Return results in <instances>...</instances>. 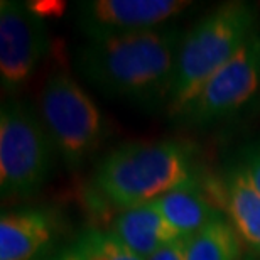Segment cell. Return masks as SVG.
<instances>
[{"label": "cell", "mask_w": 260, "mask_h": 260, "mask_svg": "<svg viewBox=\"0 0 260 260\" xmlns=\"http://www.w3.org/2000/svg\"><path fill=\"white\" fill-rule=\"evenodd\" d=\"M184 32L176 25L88 39L76 51V70L103 95L145 110L168 107Z\"/></svg>", "instance_id": "6da1fadb"}, {"label": "cell", "mask_w": 260, "mask_h": 260, "mask_svg": "<svg viewBox=\"0 0 260 260\" xmlns=\"http://www.w3.org/2000/svg\"><path fill=\"white\" fill-rule=\"evenodd\" d=\"M93 181L108 201L128 210L200 179L193 149L166 139L130 142L110 150L98 162Z\"/></svg>", "instance_id": "7a4b0ae2"}, {"label": "cell", "mask_w": 260, "mask_h": 260, "mask_svg": "<svg viewBox=\"0 0 260 260\" xmlns=\"http://www.w3.org/2000/svg\"><path fill=\"white\" fill-rule=\"evenodd\" d=\"M257 29L253 4L233 0L218 5L184 32L166 112L178 118L201 86L228 63Z\"/></svg>", "instance_id": "3957f363"}, {"label": "cell", "mask_w": 260, "mask_h": 260, "mask_svg": "<svg viewBox=\"0 0 260 260\" xmlns=\"http://www.w3.org/2000/svg\"><path fill=\"white\" fill-rule=\"evenodd\" d=\"M54 144L43 120L22 100L0 110V193L4 198L34 194L53 169Z\"/></svg>", "instance_id": "277c9868"}, {"label": "cell", "mask_w": 260, "mask_h": 260, "mask_svg": "<svg viewBox=\"0 0 260 260\" xmlns=\"http://www.w3.org/2000/svg\"><path fill=\"white\" fill-rule=\"evenodd\" d=\"M41 120L54 149L70 168H78L100 147L107 125L100 108L64 70L54 71L41 93Z\"/></svg>", "instance_id": "5b68a950"}, {"label": "cell", "mask_w": 260, "mask_h": 260, "mask_svg": "<svg viewBox=\"0 0 260 260\" xmlns=\"http://www.w3.org/2000/svg\"><path fill=\"white\" fill-rule=\"evenodd\" d=\"M260 90V32L255 30L196 93L176 120L188 125H211L237 115Z\"/></svg>", "instance_id": "8992f818"}, {"label": "cell", "mask_w": 260, "mask_h": 260, "mask_svg": "<svg viewBox=\"0 0 260 260\" xmlns=\"http://www.w3.org/2000/svg\"><path fill=\"white\" fill-rule=\"evenodd\" d=\"M49 49L44 20L17 0L0 2V81L9 93L30 80Z\"/></svg>", "instance_id": "52a82bcc"}, {"label": "cell", "mask_w": 260, "mask_h": 260, "mask_svg": "<svg viewBox=\"0 0 260 260\" xmlns=\"http://www.w3.org/2000/svg\"><path fill=\"white\" fill-rule=\"evenodd\" d=\"M184 0H88L78 2V25L88 39L145 32L189 9Z\"/></svg>", "instance_id": "ba28073f"}, {"label": "cell", "mask_w": 260, "mask_h": 260, "mask_svg": "<svg viewBox=\"0 0 260 260\" xmlns=\"http://www.w3.org/2000/svg\"><path fill=\"white\" fill-rule=\"evenodd\" d=\"M58 233L54 215L44 208L4 211L0 218V260H36Z\"/></svg>", "instance_id": "9c48e42d"}, {"label": "cell", "mask_w": 260, "mask_h": 260, "mask_svg": "<svg viewBox=\"0 0 260 260\" xmlns=\"http://www.w3.org/2000/svg\"><path fill=\"white\" fill-rule=\"evenodd\" d=\"M213 194L215 193L206 189L203 183L196 181L171 191L149 205H152L184 238H189L223 218L225 206Z\"/></svg>", "instance_id": "30bf717a"}, {"label": "cell", "mask_w": 260, "mask_h": 260, "mask_svg": "<svg viewBox=\"0 0 260 260\" xmlns=\"http://www.w3.org/2000/svg\"><path fill=\"white\" fill-rule=\"evenodd\" d=\"M110 232L145 260L169 243L184 238L152 205L123 210Z\"/></svg>", "instance_id": "8fae6325"}, {"label": "cell", "mask_w": 260, "mask_h": 260, "mask_svg": "<svg viewBox=\"0 0 260 260\" xmlns=\"http://www.w3.org/2000/svg\"><path fill=\"white\" fill-rule=\"evenodd\" d=\"M223 194L225 211L237 235L253 252L260 253V193L240 162L226 171Z\"/></svg>", "instance_id": "7c38bea8"}, {"label": "cell", "mask_w": 260, "mask_h": 260, "mask_svg": "<svg viewBox=\"0 0 260 260\" xmlns=\"http://www.w3.org/2000/svg\"><path fill=\"white\" fill-rule=\"evenodd\" d=\"M240 237L225 218L188 238L186 260H240Z\"/></svg>", "instance_id": "4fadbf2b"}, {"label": "cell", "mask_w": 260, "mask_h": 260, "mask_svg": "<svg viewBox=\"0 0 260 260\" xmlns=\"http://www.w3.org/2000/svg\"><path fill=\"white\" fill-rule=\"evenodd\" d=\"M83 260H145L118 238L113 232L88 230L78 242Z\"/></svg>", "instance_id": "5bb4252c"}, {"label": "cell", "mask_w": 260, "mask_h": 260, "mask_svg": "<svg viewBox=\"0 0 260 260\" xmlns=\"http://www.w3.org/2000/svg\"><path fill=\"white\" fill-rule=\"evenodd\" d=\"M240 164L247 171L248 178L252 179L253 186H255L257 191L260 193V140L247 145L243 149Z\"/></svg>", "instance_id": "9a60e30c"}, {"label": "cell", "mask_w": 260, "mask_h": 260, "mask_svg": "<svg viewBox=\"0 0 260 260\" xmlns=\"http://www.w3.org/2000/svg\"><path fill=\"white\" fill-rule=\"evenodd\" d=\"M186 248H188V238H179L160 248L147 260H186Z\"/></svg>", "instance_id": "2e32d148"}, {"label": "cell", "mask_w": 260, "mask_h": 260, "mask_svg": "<svg viewBox=\"0 0 260 260\" xmlns=\"http://www.w3.org/2000/svg\"><path fill=\"white\" fill-rule=\"evenodd\" d=\"M49 260H83V257H81L80 250H78L76 247H73V248H66V250L59 252L58 255H54Z\"/></svg>", "instance_id": "e0dca14e"}]
</instances>
